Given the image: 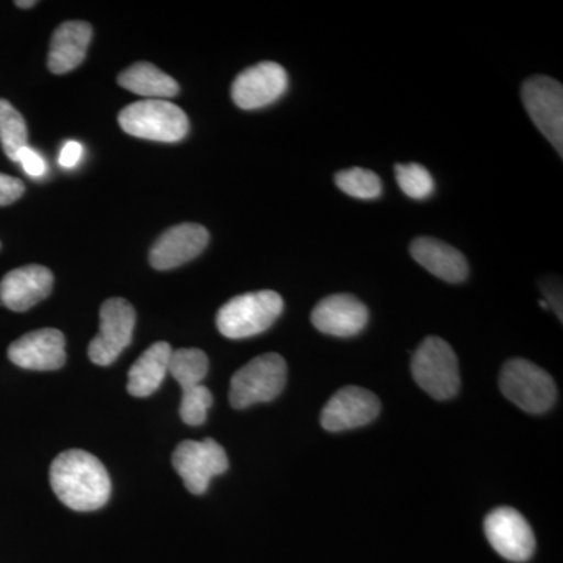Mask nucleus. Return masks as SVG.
Instances as JSON below:
<instances>
[{
	"label": "nucleus",
	"instance_id": "f257e3e1",
	"mask_svg": "<svg viewBox=\"0 0 563 563\" xmlns=\"http://www.w3.org/2000/svg\"><path fill=\"white\" fill-rule=\"evenodd\" d=\"M51 487L57 498L77 512H92L109 503L111 479L96 455L81 450H68L51 465Z\"/></svg>",
	"mask_w": 563,
	"mask_h": 563
},
{
	"label": "nucleus",
	"instance_id": "f03ea898",
	"mask_svg": "<svg viewBox=\"0 0 563 563\" xmlns=\"http://www.w3.org/2000/svg\"><path fill=\"white\" fill-rule=\"evenodd\" d=\"M284 312L279 292L263 290L235 296L221 307L217 325L222 335L232 340L250 339L268 331Z\"/></svg>",
	"mask_w": 563,
	"mask_h": 563
},
{
	"label": "nucleus",
	"instance_id": "7ed1b4c3",
	"mask_svg": "<svg viewBox=\"0 0 563 563\" xmlns=\"http://www.w3.org/2000/svg\"><path fill=\"white\" fill-rule=\"evenodd\" d=\"M120 125L129 135L158 143H177L190 131L185 111L163 99H146L125 107L120 113Z\"/></svg>",
	"mask_w": 563,
	"mask_h": 563
},
{
	"label": "nucleus",
	"instance_id": "20e7f679",
	"mask_svg": "<svg viewBox=\"0 0 563 563\" xmlns=\"http://www.w3.org/2000/svg\"><path fill=\"white\" fill-rule=\"evenodd\" d=\"M412 374L415 383L439 401L454 398L461 388L457 355L439 336H428L415 351Z\"/></svg>",
	"mask_w": 563,
	"mask_h": 563
},
{
	"label": "nucleus",
	"instance_id": "39448f33",
	"mask_svg": "<svg viewBox=\"0 0 563 563\" xmlns=\"http://www.w3.org/2000/svg\"><path fill=\"white\" fill-rule=\"evenodd\" d=\"M287 383V363L279 354H263L233 374L231 404L233 409H247L254 404L276 399Z\"/></svg>",
	"mask_w": 563,
	"mask_h": 563
},
{
	"label": "nucleus",
	"instance_id": "423d86ee",
	"mask_svg": "<svg viewBox=\"0 0 563 563\" xmlns=\"http://www.w3.org/2000/svg\"><path fill=\"white\" fill-rule=\"evenodd\" d=\"M499 387L510 402L533 415L548 412L558 396L553 377L525 358H514L503 366Z\"/></svg>",
	"mask_w": 563,
	"mask_h": 563
},
{
	"label": "nucleus",
	"instance_id": "0eeeda50",
	"mask_svg": "<svg viewBox=\"0 0 563 563\" xmlns=\"http://www.w3.org/2000/svg\"><path fill=\"white\" fill-rule=\"evenodd\" d=\"M173 465L188 492L203 495L213 477L228 472L229 459L224 448L214 440H187L174 451Z\"/></svg>",
	"mask_w": 563,
	"mask_h": 563
},
{
	"label": "nucleus",
	"instance_id": "6e6552de",
	"mask_svg": "<svg viewBox=\"0 0 563 563\" xmlns=\"http://www.w3.org/2000/svg\"><path fill=\"white\" fill-rule=\"evenodd\" d=\"M521 98L533 124L559 154H563V88L561 81L537 76L521 88Z\"/></svg>",
	"mask_w": 563,
	"mask_h": 563
},
{
	"label": "nucleus",
	"instance_id": "1a4fd4ad",
	"mask_svg": "<svg viewBox=\"0 0 563 563\" xmlns=\"http://www.w3.org/2000/svg\"><path fill=\"white\" fill-rule=\"evenodd\" d=\"M135 322L136 313L131 302L122 298H111L103 302L98 335L88 346L90 361L99 366L117 362L132 342Z\"/></svg>",
	"mask_w": 563,
	"mask_h": 563
},
{
	"label": "nucleus",
	"instance_id": "9d476101",
	"mask_svg": "<svg viewBox=\"0 0 563 563\" xmlns=\"http://www.w3.org/2000/svg\"><path fill=\"white\" fill-rule=\"evenodd\" d=\"M485 536L493 550L510 562H526L536 551V537L523 515L512 507H498L485 518Z\"/></svg>",
	"mask_w": 563,
	"mask_h": 563
},
{
	"label": "nucleus",
	"instance_id": "9b49d317",
	"mask_svg": "<svg viewBox=\"0 0 563 563\" xmlns=\"http://www.w3.org/2000/svg\"><path fill=\"white\" fill-rule=\"evenodd\" d=\"M287 88V70L277 63L263 62L239 74L232 85V99L240 109L257 110L272 106Z\"/></svg>",
	"mask_w": 563,
	"mask_h": 563
},
{
	"label": "nucleus",
	"instance_id": "f8f14e48",
	"mask_svg": "<svg viewBox=\"0 0 563 563\" xmlns=\"http://www.w3.org/2000/svg\"><path fill=\"white\" fill-rule=\"evenodd\" d=\"M380 412V401L374 393L361 387H344L325 404L321 424L325 431L342 432L369 424Z\"/></svg>",
	"mask_w": 563,
	"mask_h": 563
},
{
	"label": "nucleus",
	"instance_id": "ddd939ff",
	"mask_svg": "<svg viewBox=\"0 0 563 563\" xmlns=\"http://www.w3.org/2000/svg\"><path fill=\"white\" fill-rule=\"evenodd\" d=\"M65 335L57 329H40L11 343L9 358L14 365L35 372H55L66 363Z\"/></svg>",
	"mask_w": 563,
	"mask_h": 563
},
{
	"label": "nucleus",
	"instance_id": "4468645a",
	"mask_svg": "<svg viewBox=\"0 0 563 563\" xmlns=\"http://www.w3.org/2000/svg\"><path fill=\"white\" fill-rule=\"evenodd\" d=\"M209 240V231L201 224L184 222L174 225L151 247V265L161 272L185 265L206 250Z\"/></svg>",
	"mask_w": 563,
	"mask_h": 563
},
{
	"label": "nucleus",
	"instance_id": "2eb2a0df",
	"mask_svg": "<svg viewBox=\"0 0 563 563\" xmlns=\"http://www.w3.org/2000/svg\"><path fill=\"white\" fill-rule=\"evenodd\" d=\"M52 288L54 274L46 266H22L0 282V302L13 312H25L46 299Z\"/></svg>",
	"mask_w": 563,
	"mask_h": 563
},
{
	"label": "nucleus",
	"instance_id": "dca6fc26",
	"mask_svg": "<svg viewBox=\"0 0 563 563\" xmlns=\"http://www.w3.org/2000/svg\"><path fill=\"white\" fill-rule=\"evenodd\" d=\"M314 328L333 336L357 335L368 322V309L352 295H332L322 299L312 312Z\"/></svg>",
	"mask_w": 563,
	"mask_h": 563
},
{
	"label": "nucleus",
	"instance_id": "f3484780",
	"mask_svg": "<svg viewBox=\"0 0 563 563\" xmlns=\"http://www.w3.org/2000/svg\"><path fill=\"white\" fill-rule=\"evenodd\" d=\"M410 254L422 268L450 284H461L468 277V263L462 252L440 240L421 236L410 244Z\"/></svg>",
	"mask_w": 563,
	"mask_h": 563
},
{
	"label": "nucleus",
	"instance_id": "a211bd4d",
	"mask_svg": "<svg viewBox=\"0 0 563 563\" xmlns=\"http://www.w3.org/2000/svg\"><path fill=\"white\" fill-rule=\"evenodd\" d=\"M92 38V27L85 21H68L54 32L47 66L51 73L66 74L85 60Z\"/></svg>",
	"mask_w": 563,
	"mask_h": 563
},
{
	"label": "nucleus",
	"instance_id": "6ab92c4d",
	"mask_svg": "<svg viewBox=\"0 0 563 563\" xmlns=\"http://www.w3.org/2000/svg\"><path fill=\"white\" fill-rule=\"evenodd\" d=\"M172 344L158 342L147 347L129 372L128 391L135 398H147L161 388L169 372Z\"/></svg>",
	"mask_w": 563,
	"mask_h": 563
},
{
	"label": "nucleus",
	"instance_id": "aec40b11",
	"mask_svg": "<svg viewBox=\"0 0 563 563\" xmlns=\"http://www.w3.org/2000/svg\"><path fill=\"white\" fill-rule=\"evenodd\" d=\"M118 81L122 88L135 95L163 101L174 98L180 90L179 84L172 76L146 62L135 63L131 68L122 70Z\"/></svg>",
	"mask_w": 563,
	"mask_h": 563
},
{
	"label": "nucleus",
	"instance_id": "412c9836",
	"mask_svg": "<svg viewBox=\"0 0 563 563\" xmlns=\"http://www.w3.org/2000/svg\"><path fill=\"white\" fill-rule=\"evenodd\" d=\"M168 373L179 383L181 391L188 390L196 385H202V380L209 373V357L206 352L195 347L173 350Z\"/></svg>",
	"mask_w": 563,
	"mask_h": 563
},
{
	"label": "nucleus",
	"instance_id": "4be33fe9",
	"mask_svg": "<svg viewBox=\"0 0 563 563\" xmlns=\"http://www.w3.org/2000/svg\"><path fill=\"white\" fill-rule=\"evenodd\" d=\"M27 124L20 111L0 99V143L10 161L16 162L18 152L27 146Z\"/></svg>",
	"mask_w": 563,
	"mask_h": 563
},
{
	"label": "nucleus",
	"instance_id": "5701e85b",
	"mask_svg": "<svg viewBox=\"0 0 563 563\" xmlns=\"http://www.w3.org/2000/svg\"><path fill=\"white\" fill-rule=\"evenodd\" d=\"M336 187L357 199H376L383 192V181L369 169L351 168L336 173Z\"/></svg>",
	"mask_w": 563,
	"mask_h": 563
},
{
	"label": "nucleus",
	"instance_id": "b1692460",
	"mask_svg": "<svg viewBox=\"0 0 563 563\" xmlns=\"http://www.w3.org/2000/svg\"><path fill=\"white\" fill-rule=\"evenodd\" d=\"M396 180L404 195L412 199L429 198L435 188L431 173L418 163L396 165Z\"/></svg>",
	"mask_w": 563,
	"mask_h": 563
},
{
	"label": "nucleus",
	"instance_id": "393cba45",
	"mask_svg": "<svg viewBox=\"0 0 563 563\" xmlns=\"http://www.w3.org/2000/svg\"><path fill=\"white\" fill-rule=\"evenodd\" d=\"M213 404V395L206 385H196L181 391L180 417L185 424L201 426Z\"/></svg>",
	"mask_w": 563,
	"mask_h": 563
},
{
	"label": "nucleus",
	"instance_id": "a878e982",
	"mask_svg": "<svg viewBox=\"0 0 563 563\" xmlns=\"http://www.w3.org/2000/svg\"><path fill=\"white\" fill-rule=\"evenodd\" d=\"M16 162H20L24 172L27 173L29 176L35 177V179L46 174V162H44L38 152L32 150V147H22V150L18 152Z\"/></svg>",
	"mask_w": 563,
	"mask_h": 563
},
{
	"label": "nucleus",
	"instance_id": "bb28decb",
	"mask_svg": "<svg viewBox=\"0 0 563 563\" xmlns=\"http://www.w3.org/2000/svg\"><path fill=\"white\" fill-rule=\"evenodd\" d=\"M24 191V184L20 179L0 173V207L16 202Z\"/></svg>",
	"mask_w": 563,
	"mask_h": 563
},
{
	"label": "nucleus",
	"instance_id": "cd10ccee",
	"mask_svg": "<svg viewBox=\"0 0 563 563\" xmlns=\"http://www.w3.org/2000/svg\"><path fill=\"white\" fill-rule=\"evenodd\" d=\"M81 152H84V150H81V144L77 143V141L66 143L60 152V158H58L63 168L70 169L77 166V163H79L81 158Z\"/></svg>",
	"mask_w": 563,
	"mask_h": 563
},
{
	"label": "nucleus",
	"instance_id": "c85d7f7f",
	"mask_svg": "<svg viewBox=\"0 0 563 563\" xmlns=\"http://www.w3.org/2000/svg\"><path fill=\"white\" fill-rule=\"evenodd\" d=\"M36 2L35 0H27V2H22V0H18L16 7H20V9H32V7H35Z\"/></svg>",
	"mask_w": 563,
	"mask_h": 563
}]
</instances>
